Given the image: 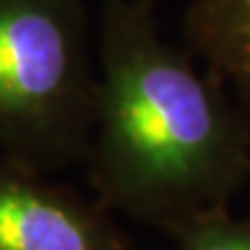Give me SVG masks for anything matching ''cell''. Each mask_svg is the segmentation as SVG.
<instances>
[{"label":"cell","mask_w":250,"mask_h":250,"mask_svg":"<svg viewBox=\"0 0 250 250\" xmlns=\"http://www.w3.org/2000/svg\"><path fill=\"white\" fill-rule=\"evenodd\" d=\"M158 5L104 0L83 165L102 206L174 236L246 190L250 111L165 37Z\"/></svg>","instance_id":"obj_1"},{"label":"cell","mask_w":250,"mask_h":250,"mask_svg":"<svg viewBox=\"0 0 250 250\" xmlns=\"http://www.w3.org/2000/svg\"><path fill=\"white\" fill-rule=\"evenodd\" d=\"M98 86L88 0H0V153L49 171L83 162Z\"/></svg>","instance_id":"obj_2"},{"label":"cell","mask_w":250,"mask_h":250,"mask_svg":"<svg viewBox=\"0 0 250 250\" xmlns=\"http://www.w3.org/2000/svg\"><path fill=\"white\" fill-rule=\"evenodd\" d=\"M0 250H134L93 197L0 153Z\"/></svg>","instance_id":"obj_3"},{"label":"cell","mask_w":250,"mask_h":250,"mask_svg":"<svg viewBox=\"0 0 250 250\" xmlns=\"http://www.w3.org/2000/svg\"><path fill=\"white\" fill-rule=\"evenodd\" d=\"M183 40L250 111V0H190Z\"/></svg>","instance_id":"obj_4"},{"label":"cell","mask_w":250,"mask_h":250,"mask_svg":"<svg viewBox=\"0 0 250 250\" xmlns=\"http://www.w3.org/2000/svg\"><path fill=\"white\" fill-rule=\"evenodd\" d=\"M179 250H250V215L215 211L171 236Z\"/></svg>","instance_id":"obj_5"},{"label":"cell","mask_w":250,"mask_h":250,"mask_svg":"<svg viewBox=\"0 0 250 250\" xmlns=\"http://www.w3.org/2000/svg\"><path fill=\"white\" fill-rule=\"evenodd\" d=\"M246 190H248V197H250V179H248V186H246Z\"/></svg>","instance_id":"obj_6"}]
</instances>
